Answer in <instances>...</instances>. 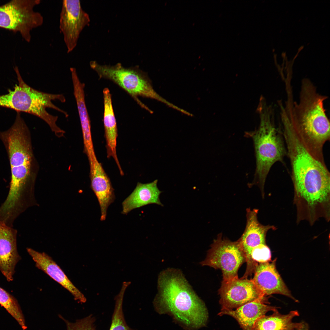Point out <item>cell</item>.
<instances>
[{
    "instance_id": "cell-1",
    "label": "cell",
    "mask_w": 330,
    "mask_h": 330,
    "mask_svg": "<svg viewBox=\"0 0 330 330\" xmlns=\"http://www.w3.org/2000/svg\"><path fill=\"white\" fill-rule=\"evenodd\" d=\"M282 133L291 167L293 203L305 211L321 210L330 203V174L325 163L313 156L299 138L291 121L282 122Z\"/></svg>"
},
{
    "instance_id": "cell-2",
    "label": "cell",
    "mask_w": 330,
    "mask_h": 330,
    "mask_svg": "<svg viewBox=\"0 0 330 330\" xmlns=\"http://www.w3.org/2000/svg\"><path fill=\"white\" fill-rule=\"evenodd\" d=\"M0 139L7 153L11 171L9 191L1 207L6 214L18 216L36 203L30 133L19 113L9 129L0 132Z\"/></svg>"
},
{
    "instance_id": "cell-3",
    "label": "cell",
    "mask_w": 330,
    "mask_h": 330,
    "mask_svg": "<svg viewBox=\"0 0 330 330\" xmlns=\"http://www.w3.org/2000/svg\"><path fill=\"white\" fill-rule=\"evenodd\" d=\"M292 94H288L284 108L306 149L316 159L325 163L323 148L330 138V122L324 106L327 97L318 93L307 78L302 80L298 103L293 102Z\"/></svg>"
},
{
    "instance_id": "cell-4",
    "label": "cell",
    "mask_w": 330,
    "mask_h": 330,
    "mask_svg": "<svg viewBox=\"0 0 330 330\" xmlns=\"http://www.w3.org/2000/svg\"><path fill=\"white\" fill-rule=\"evenodd\" d=\"M158 289L155 303L160 310L170 313L189 328L205 325L208 318L205 306L180 270L169 268L162 271Z\"/></svg>"
},
{
    "instance_id": "cell-5",
    "label": "cell",
    "mask_w": 330,
    "mask_h": 330,
    "mask_svg": "<svg viewBox=\"0 0 330 330\" xmlns=\"http://www.w3.org/2000/svg\"><path fill=\"white\" fill-rule=\"evenodd\" d=\"M258 129L251 134L253 140L256 159L255 180L264 196V186L272 166L280 162L284 164L287 155L282 131L276 126L271 107L263 105Z\"/></svg>"
},
{
    "instance_id": "cell-6",
    "label": "cell",
    "mask_w": 330,
    "mask_h": 330,
    "mask_svg": "<svg viewBox=\"0 0 330 330\" xmlns=\"http://www.w3.org/2000/svg\"><path fill=\"white\" fill-rule=\"evenodd\" d=\"M15 70L18 84L13 90L0 95V106L33 114L44 120L52 130H57V116L49 113L46 108H50L64 113V111L55 105L52 101L57 100L64 102L66 99L64 96L46 93L33 89L23 80L17 67H16Z\"/></svg>"
},
{
    "instance_id": "cell-7",
    "label": "cell",
    "mask_w": 330,
    "mask_h": 330,
    "mask_svg": "<svg viewBox=\"0 0 330 330\" xmlns=\"http://www.w3.org/2000/svg\"><path fill=\"white\" fill-rule=\"evenodd\" d=\"M91 67L100 77L109 79L121 87L138 102L142 107L151 111L138 98L141 96L156 100L173 108L174 105L158 94L153 89L146 75L137 68H126L120 63L114 65H101L91 61Z\"/></svg>"
},
{
    "instance_id": "cell-8",
    "label": "cell",
    "mask_w": 330,
    "mask_h": 330,
    "mask_svg": "<svg viewBox=\"0 0 330 330\" xmlns=\"http://www.w3.org/2000/svg\"><path fill=\"white\" fill-rule=\"evenodd\" d=\"M40 0H13L0 6V27L14 32H19L30 42L31 31L41 26L44 19L34 7Z\"/></svg>"
},
{
    "instance_id": "cell-9",
    "label": "cell",
    "mask_w": 330,
    "mask_h": 330,
    "mask_svg": "<svg viewBox=\"0 0 330 330\" xmlns=\"http://www.w3.org/2000/svg\"><path fill=\"white\" fill-rule=\"evenodd\" d=\"M245 262V258L238 239L232 241L222 238L220 233L214 240L205 259L200 262L202 266H208L220 270L222 281H227L238 277V272Z\"/></svg>"
},
{
    "instance_id": "cell-10",
    "label": "cell",
    "mask_w": 330,
    "mask_h": 330,
    "mask_svg": "<svg viewBox=\"0 0 330 330\" xmlns=\"http://www.w3.org/2000/svg\"><path fill=\"white\" fill-rule=\"evenodd\" d=\"M89 15L82 9L79 0L62 1L59 28L69 53L76 47L80 35L90 22Z\"/></svg>"
},
{
    "instance_id": "cell-11",
    "label": "cell",
    "mask_w": 330,
    "mask_h": 330,
    "mask_svg": "<svg viewBox=\"0 0 330 330\" xmlns=\"http://www.w3.org/2000/svg\"><path fill=\"white\" fill-rule=\"evenodd\" d=\"M222 309L233 310L248 302L261 300L266 302L265 295L251 279L239 278L222 281L218 290Z\"/></svg>"
},
{
    "instance_id": "cell-12",
    "label": "cell",
    "mask_w": 330,
    "mask_h": 330,
    "mask_svg": "<svg viewBox=\"0 0 330 330\" xmlns=\"http://www.w3.org/2000/svg\"><path fill=\"white\" fill-rule=\"evenodd\" d=\"M276 261L275 259L271 261L258 263L252 280L265 296L280 294L297 302L277 270Z\"/></svg>"
},
{
    "instance_id": "cell-13",
    "label": "cell",
    "mask_w": 330,
    "mask_h": 330,
    "mask_svg": "<svg viewBox=\"0 0 330 330\" xmlns=\"http://www.w3.org/2000/svg\"><path fill=\"white\" fill-rule=\"evenodd\" d=\"M17 230L0 221V271L7 281L13 279L16 265L21 259L17 249Z\"/></svg>"
},
{
    "instance_id": "cell-14",
    "label": "cell",
    "mask_w": 330,
    "mask_h": 330,
    "mask_svg": "<svg viewBox=\"0 0 330 330\" xmlns=\"http://www.w3.org/2000/svg\"><path fill=\"white\" fill-rule=\"evenodd\" d=\"M27 252L35 262L36 266L68 290L75 300L85 303L86 299L84 295L73 284L64 272L49 255L31 248Z\"/></svg>"
},
{
    "instance_id": "cell-15",
    "label": "cell",
    "mask_w": 330,
    "mask_h": 330,
    "mask_svg": "<svg viewBox=\"0 0 330 330\" xmlns=\"http://www.w3.org/2000/svg\"><path fill=\"white\" fill-rule=\"evenodd\" d=\"M91 187L100 208V220H105L109 206L115 199L114 190L109 178L97 158L90 164Z\"/></svg>"
},
{
    "instance_id": "cell-16",
    "label": "cell",
    "mask_w": 330,
    "mask_h": 330,
    "mask_svg": "<svg viewBox=\"0 0 330 330\" xmlns=\"http://www.w3.org/2000/svg\"><path fill=\"white\" fill-rule=\"evenodd\" d=\"M265 301L256 300L233 310L222 309L219 315L230 316L237 321L243 330H252L256 321L270 311L277 310V307L265 304Z\"/></svg>"
},
{
    "instance_id": "cell-17",
    "label": "cell",
    "mask_w": 330,
    "mask_h": 330,
    "mask_svg": "<svg viewBox=\"0 0 330 330\" xmlns=\"http://www.w3.org/2000/svg\"><path fill=\"white\" fill-rule=\"evenodd\" d=\"M158 180L147 183L138 182L131 194L122 202L123 214H127L137 208L150 204L163 205L160 199L162 193L157 186Z\"/></svg>"
},
{
    "instance_id": "cell-18",
    "label": "cell",
    "mask_w": 330,
    "mask_h": 330,
    "mask_svg": "<svg viewBox=\"0 0 330 330\" xmlns=\"http://www.w3.org/2000/svg\"><path fill=\"white\" fill-rule=\"evenodd\" d=\"M104 104L103 122L108 157H112L117 164L120 174H123L119 162L116 152L117 128L112 103L111 95L109 89L103 90Z\"/></svg>"
},
{
    "instance_id": "cell-19",
    "label": "cell",
    "mask_w": 330,
    "mask_h": 330,
    "mask_svg": "<svg viewBox=\"0 0 330 330\" xmlns=\"http://www.w3.org/2000/svg\"><path fill=\"white\" fill-rule=\"evenodd\" d=\"M84 86V84L80 81H76L73 84L74 94L83 134L84 151L89 161H91L96 156L92 138L90 120L85 101Z\"/></svg>"
},
{
    "instance_id": "cell-20",
    "label": "cell",
    "mask_w": 330,
    "mask_h": 330,
    "mask_svg": "<svg viewBox=\"0 0 330 330\" xmlns=\"http://www.w3.org/2000/svg\"><path fill=\"white\" fill-rule=\"evenodd\" d=\"M299 315L297 310L282 314L276 310L272 315H265L259 318L252 330H296L301 326L302 322L295 323L292 320Z\"/></svg>"
},
{
    "instance_id": "cell-21",
    "label": "cell",
    "mask_w": 330,
    "mask_h": 330,
    "mask_svg": "<svg viewBox=\"0 0 330 330\" xmlns=\"http://www.w3.org/2000/svg\"><path fill=\"white\" fill-rule=\"evenodd\" d=\"M0 304L16 321L23 330L27 329L25 317L18 301L0 287Z\"/></svg>"
},
{
    "instance_id": "cell-22",
    "label": "cell",
    "mask_w": 330,
    "mask_h": 330,
    "mask_svg": "<svg viewBox=\"0 0 330 330\" xmlns=\"http://www.w3.org/2000/svg\"><path fill=\"white\" fill-rule=\"evenodd\" d=\"M124 292L120 291L115 297V304L109 330H132L126 322L123 308Z\"/></svg>"
},
{
    "instance_id": "cell-23",
    "label": "cell",
    "mask_w": 330,
    "mask_h": 330,
    "mask_svg": "<svg viewBox=\"0 0 330 330\" xmlns=\"http://www.w3.org/2000/svg\"><path fill=\"white\" fill-rule=\"evenodd\" d=\"M58 316L65 322L67 330H96L95 318L92 315L77 319L74 322L70 321L61 315Z\"/></svg>"
},
{
    "instance_id": "cell-24",
    "label": "cell",
    "mask_w": 330,
    "mask_h": 330,
    "mask_svg": "<svg viewBox=\"0 0 330 330\" xmlns=\"http://www.w3.org/2000/svg\"><path fill=\"white\" fill-rule=\"evenodd\" d=\"M309 326L308 324L304 322H302L301 326L296 330H309Z\"/></svg>"
}]
</instances>
